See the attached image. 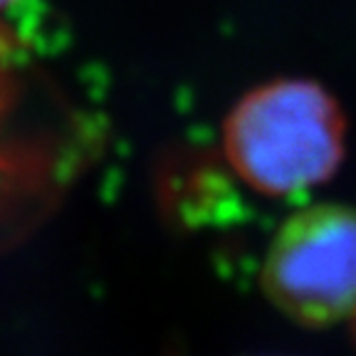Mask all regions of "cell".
<instances>
[{
  "label": "cell",
  "instance_id": "3",
  "mask_svg": "<svg viewBox=\"0 0 356 356\" xmlns=\"http://www.w3.org/2000/svg\"><path fill=\"white\" fill-rule=\"evenodd\" d=\"M15 0H0V10H6V8H10Z\"/></svg>",
  "mask_w": 356,
  "mask_h": 356
},
{
  "label": "cell",
  "instance_id": "4",
  "mask_svg": "<svg viewBox=\"0 0 356 356\" xmlns=\"http://www.w3.org/2000/svg\"><path fill=\"white\" fill-rule=\"evenodd\" d=\"M354 329H356V319H354Z\"/></svg>",
  "mask_w": 356,
  "mask_h": 356
},
{
  "label": "cell",
  "instance_id": "2",
  "mask_svg": "<svg viewBox=\"0 0 356 356\" xmlns=\"http://www.w3.org/2000/svg\"><path fill=\"white\" fill-rule=\"evenodd\" d=\"M260 287L302 327L356 319V208L319 203L292 213L273 235Z\"/></svg>",
  "mask_w": 356,
  "mask_h": 356
},
{
  "label": "cell",
  "instance_id": "1",
  "mask_svg": "<svg viewBox=\"0 0 356 356\" xmlns=\"http://www.w3.org/2000/svg\"><path fill=\"white\" fill-rule=\"evenodd\" d=\"M346 149L339 102L309 79H273L243 95L222 122V154L248 188L287 198L327 184Z\"/></svg>",
  "mask_w": 356,
  "mask_h": 356
}]
</instances>
